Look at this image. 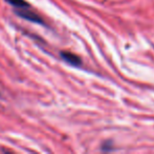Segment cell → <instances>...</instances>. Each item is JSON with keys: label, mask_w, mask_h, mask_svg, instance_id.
Wrapping results in <instances>:
<instances>
[{"label": "cell", "mask_w": 154, "mask_h": 154, "mask_svg": "<svg viewBox=\"0 0 154 154\" xmlns=\"http://www.w3.org/2000/svg\"><path fill=\"white\" fill-rule=\"evenodd\" d=\"M26 8H17L16 14L18 15L19 17H21V18L25 19V20L32 21V22H35V23H39V25H44V20H43V18L40 15L32 12V11L26 10Z\"/></svg>", "instance_id": "1"}, {"label": "cell", "mask_w": 154, "mask_h": 154, "mask_svg": "<svg viewBox=\"0 0 154 154\" xmlns=\"http://www.w3.org/2000/svg\"><path fill=\"white\" fill-rule=\"evenodd\" d=\"M60 55H61L62 59L64 60L65 62H67V64H70V66H72V67H80L82 64L81 58H80L78 55H75V54H73V53L63 51V52L60 53Z\"/></svg>", "instance_id": "2"}, {"label": "cell", "mask_w": 154, "mask_h": 154, "mask_svg": "<svg viewBox=\"0 0 154 154\" xmlns=\"http://www.w3.org/2000/svg\"><path fill=\"white\" fill-rule=\"evenodd\" d=\"M6 2L10 3L11 5L15 6L16 8H29V4L27 3V1H25V0H6Z\"/></svg>", "instance_id": "3"}]
</instances>
